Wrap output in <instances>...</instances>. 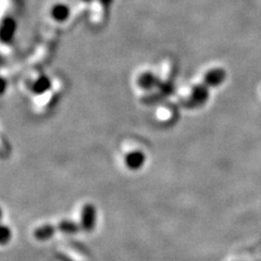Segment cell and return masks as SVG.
<instances>
[{
	"label": "cell",
	"mask_w": 261,
	"mask_h": 261,
	"mask_svg": "<svg viewBox=\"0 0 261 261\" xmlns=\"http://www.w3.org/2000/svg\"><path fill=\"white\" fill-rule=\"evenodd\" d=\"M226 76V73L223 69L221 68H217V69H212L208 71L205 75V85L207 86H219L220 84H222Z\"/></svg>",
	"instance_id": "6da1fadb"
},
{
	"label": "cell",
	"mask_w": 261,
	"mask_h": 261,
	"mask_svg": "<svg viewBox=\"0 0 261 261\" xmlns=\"http://www.w3.org/2000/svg\"><path fill=\"white\" fill-rule=\"evenodd\" d=\"M95 223V208L92 205H86L82 212L81 226L86 231H91Z\"/></svg>",
	"instance_id": "7a4b0ae2"
},
{
	"label": "cell",
	"mask_w": 261,
	"mask_h": 261,
	"mask_svg": "<svg viewBox=\"0 0 261 261\" xmlns=\"http://www.w3.org/2000/svg\"><path fill=\"white\" fill-rule=\"evenodd\" d=\"M145 161V156L142 151H132L126 154L125 157V163L127 168L136 170L140 169Z\"/></svg>",
	"instance_id": "3957f363"
},
{
	"label": "cell",
	"mask_w": 261,
	"mask_h": 261,
	"mask_svg": "<svg viewBox=\"0 0 261 261\" xmlns=\"http://www.w3.org/2000/svg\"><path fill=\"white\" fill-rule=\"evenodd\" d=\"M193 100L197 103H203L208 98V87L207 85H200L196 86L193 89Z\"/></svg>",
	"instance_id": "277c9868"
},
{
	"label": "cell",
	"mask_w": 261,
	"mask_h": 261,
	"mask_svg": "<svg viewBox=\"0 0 261 261\" xmlns=\"http://www.w3.org/2000/svg\"><path fill=\"white\" fill-rule=\"evenodd\" d=\"M69 14H70V10L65 5H57L53 8V10H51V15L57 21L67 20Z\"/></svg>",
	"instance_id": "5b68a950"
},
{
	"label": "cell",
	"mask_w": 261,
	"mask_h": 261,
	"mask_svg": "<svg viewBox=\"0 0 261 261\" xmlns=\"http://www.w3.org/2000/svg\"><path fill=\"white\" fill-rule=\"evenodd\" d=\"M55 226L57 231H60L61 233H67V234L76 233L82 227L81 225H77L72 221H62L58 225H55Z\"/></svg>",
	"instance_id": "8992f818"
},
{
	"label": "cell",
	"mask_w": 261,
	"mask_h": 261,
	"mask_svg": "<svg viewBox=\"0 0 261 261\" xmlns=\"http://www.w3.org/2000/svg\"><path fill=\"white\" fill-rule=\"evenodd\" d=\"M154 83H156V79H154L151 73H146V74L143 75L140 80V85L144 88H149Z\"/></svg>",
	"instance_id": "52a82bcc"
},
{
	"label": "cell",
	"mask_w": 261,
	"mask_h": 261,
	"mask_svg": "<svg viewBox=\"0 0 261 261\" xmlns=\"http://www.w3.org/2000/svg\"><path fill=\"white\" fill-rule=\"evenodd\" d=\"M34 91L42 93L45 92L46 89L49 87V81L46 77H40L39 80L36 81V83H34Z\"/></svg>",
	"instance_id": "ba28073f"
}]
</instances>
